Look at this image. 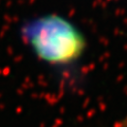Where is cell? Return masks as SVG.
<instances>
[{
	"mask_svg": "<svg viewBox=\"0 0 127 127\" xmlns=\"http://www.w3.org/2000/svg\"><path fill=\"white\" fill-rule=\"evenodd\" d=\"M23 35L37 56L51 64L71 63L85 49L81 32L67 19L56 15L32 20L23 28Z\"/></svg>",
	"mask_w": 127,
	"mask_h": 127,
	"instance_id": "obj_1",
	"label": "cell"
}]
</instances>
